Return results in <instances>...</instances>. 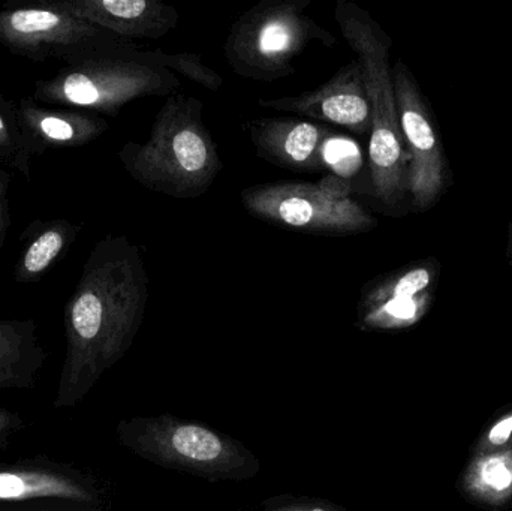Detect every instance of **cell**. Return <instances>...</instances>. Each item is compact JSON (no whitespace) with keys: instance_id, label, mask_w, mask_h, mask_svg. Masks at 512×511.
Here are the masks:
<instances>
[{"instance_id":"7","label":"cell","mask_w":512,"mask_h":511,"mask_svg":"<svg viewBox=\"0 0 512 511\" xmlns=\"http://www.w3.org/2000/svg\"><path fill=\"white\" fill-rule=\"evenodd\" d=\"M0 45L33 62L59 59L65 66L138 47L134 41L51 8L45 0L6 3L0 9Z\"/></svg>"},{"instance_id":"12","label":"cell","mask_w":512,"mask_h":511,"mask_svg":"<svg viewBox=\"0 0 512 511\" xmlns=\"http://www.w3.org/2000/svg\"><path fill=\"white\" fill-rule=\"evenodd\" d=\"M39 500L98 506L101 495L92 477L59 462L32 459L0 465V506Z\"/></svg>"},{"instance_id":"18","label":"cell","mask_w":512,"mask_h":511,"mask_svg":"<svg viewBox=\"0 0 512 511\" xmlns=\"http://www.w3.org/2000/svg\"><path fill=\"white\" fill-rule=\"evenodd\" d=\"M462 489L486 506L501 507L512 498V449L474 455L463 474Z\"/></svg>"},{"instance_id":"5","label":"cell","mask_w":512,"mask_h":511,"mask_svg":"<svg viewBox=\"0 0 512 511\" xmlns=\"http://www.w3.org/2000/svg\"><path fill=\"white\" fill-rule=\"evenodd\" d=\"M180 84L176 74L153 65L144 50L135 47L63 66L53 77L36 81L32 98L42 104L117 116L135 99L174 95Z\"/></svg>"},{"instance_id":"2","label":"cell","mask_w":512,"mask_h":511,"mask_svg":"<svg viewBox=\"0 0 512 511\" xmlns=\"http://www.w3.org/2000/svg\"><path fill=\"white\" fill-rule=\"evenodd\" d=\"M203 102L174 93L156 114L146 143L117 152L126 173L149 191L177 200L209 192L224 170L218 144L203 120Z\"/></svg>"},{"instance_id":"13","label":"cell","mask_w":512,"mask_h":511,"mask_svg":"<svg viewBox=\"0 0 512 511\" xmlns=\"http://www.w3.org/2000/svg\"><path fill=\"white\" fill-rule=\"evenodd\" d=\"M256 155L274 167L295 173L325 170L330 129L301 117H262L246 125Z\"/></svg>"},{"instance_id":"22","label":"cell","mask_w":512,"mask_h":511,"mask_svg":"<svg viewBox=\"0 0 512 511\" xmlns=\"http://www.w3.org/2000/svg\"><path fill=\"white\" fill-rule=\"evenodd\" d=\"M316 186L333 200H348L354 191L351 180L337 176V174H327L316 183Z\"/></svg>"},{"instance_id":"9","label":"cell","mask_w":512,"mask_h":511,"mask_svg":"<svg viewBox=\"0 0 512 511\" xmlns=\"http://www.w3.org/2000/svg\"><path fill=\"white\" fill-rule=\"evenodd\" d=\"M400 128L409 158L408 194L414 212H426L445 188V159L429 108L402 60L393 68Z\"/></svg>"},{"instance_id":"17","label":"cell","mask_w":512,"mask_h":511,"mask_svg":"<svg viewBox=\"0 0 512 511\" xmlns=\"http://www.w3.org/2000/svg\"><path fill=\"white\" fill-rule=\"evenodd\" d=\"M83 231V225L65 218L35 221L21 234L23 243L14 269L18 284H35L59 263Z\"/></svg>"},{"instance_id":"25","label":"cell","mask_w":512,"mask_h":511,"mask_svg":"<svg viewBox=\"0 0 512 511\" xmlns=\"http://www.w3.org/2000/svg\"><path fill=\"white\" fill-rule=\"evenodd\" d=\"M261 511H345L321 500H294L289 503L274 504Z\"/></svg>"},{"instance_id":"26","label":"cell","mask_w":512,"mask_h":511,"mask_svg":"<svg viewBox=\"0 0 512 511\" xmlns=\"http://www.w3.org/2000/svg\"><path fill=\"white\" fill-rule=\"evenodd\" d=\"M0 511H15V510H5V509H0Z\"/></svg>"},{"instance_id":"11","label":"cell","mask_w":512,"mask_h":511,"mask_svg":"<svg viewBox=\"0 0 512 511\" xmlns=\"http://www.w3.org/2000/svg\"><path fill=\"white\" fill-rule=\"evenodd\" d=\"M258 105L261 108L288 111L301 119L343 126L360 137L372 132L370 102L358 60L342 66L318 89L280 98H262Z\"/></svg>"},{"instance_id":"19","label":"cell","mask_w":512,"mask_h":511,"mask_svg":"<svg viewBox=\"0 0 512 511\" xmlns=\"http://www.w3.org/2000/svg\"><path fill=\"white\" fill-rule=\"evenodd\" d=\"M32 158L35 153L18 120L17 102L0 93V162L30 182Z\"/></svg>"},{"instance_id":"24","label":"cell","mask_w":512,"mask_h":511,"mask_svg":"<svg viewBox=\"0 0 512 511\" xmlns=\"http://www.w3.org/2000/svg\"><path fill=\"white\" fill-rule=\"evenodd\" d=\"M24 428V420L17 413L0 407V452H3L14 440L15 435Z\"/></svg>"},{"instance_id":"20","label":"cell","mask_w":512,"mask_h":511,"mask_svg":"<svg viewBox=\"0 0 512 511\" xmlns=\"http://www.w3.org/2000/svg\"><path fill=\"white\" fill-rule=\"evenodd\" d=\"M144 57L153 65L161 66L173 74L185 75L186 78L200 84L210 92H219L224 84V78L203 62L201 54H168L162 50H144Z\"/></svg>"},{"instance_id":"16","label":"cell","mask_w":512,"mask_h":511,"mask_svg":"<svg viewBox=\"0 0 512 511\" xmlns=\"http://www.w3.org/2000/svg\"><path fill=\"white\" fill-rule=\"evenodd\" d=\"M47 357L33 318L0 320V390L33 389Z\"/></svg>"},{"instance_id":"23","label":"cell","mask_w":512,"mask_h":511,"mask_svg":"<svg viewBox=\"0 0 512 511\" xmlns=\"http://www.w3.org/2000/svg\"><path fill=\"white\" fill-rule=\"evenodd\" d=\"M12 176L8 171L0 168V252L5 245L6 233L11 224L9 215V188H11Z\"/></svg>"},{"instance_id":"8","label":"cell","mask_w":512,"mask_h":511,"mask_svg":"<svg viewBox=\"0 0 512 511\" xmlns=\"http://www.w3.org/2000/svg\"><path fill=\"white\" fill-rule=\"evenodd\" d=\"M240 198L249 215L283 230L345 237L378 227L375 216L358 201L333 200L316 183H262L243 189Z\"/></svg>"},{"instance_id":"1","label":"cell","mask_w":512,"mask_h":511,"mask_svg":"<svg viewBox=\"0 0 512 511\" xmlns=\"http://www.w3.org/2000/svg\"><path fill=\"white\" fill-rule=\"evenodd\" d=\"M150 296L141 248L125 234L102 237L65 305L66 356L54 408L77 407L134 344Z\"/></svg>"},{"instance_id":"15","label":"cell","mask_w":512,"mask_h":511,"mask_svg":"<svg viewBox=\"0 0 512 511\" xmlns=\"http://www.w3.org/2000/svg\"><path fill=\"white\" fill-rule=\"evenodd\" d=\"M18 120L35 156L50 149H75L98 140L110 129L101 114L65 107H44L32 96L17 102Z\"/></svg>"},{"instance_id":"3","label":"cell","mask_w":512,"mask_h":511,"mask_svg":"<svg viewBox=\"0 0 512 511\" xmlns=\"http://www.w3.org/2000/svg\"><path fill=\"white\" fill-rule=\"evenodd\" d=\"M334 18L343 38L357 54L372 113L369 140V173L372 194L385 209L396 210L408 195L409 158L400 128L393 68L390 66L391 39L352 0H337Z\"/></svg>"},{"instance_id":"4","label":"cell","mask_w":512,"mask_h":511,"mask_svg":"<svg viewBox=\"0 0 512 511\" xmlns=\"http://www.w3.org/2000/svg\"><path fill=\"white\" fill-rule=\"evenodd\" d=\"M116 435L144 461L210 482H245L261 471L254 453L240 441L176 417H131L119 422Z\"/></svg>"},{"instance_id":"10","label":"cell","mask_w":512,"mask_h":511,"mask_svg":"<svg viewBox=\"0 0 512 511\" xmlns=\"http://www.w3.org/2000/svg\"><path fill=\"white\" fill-rule=\"evenodd\" d=\"M438 266L409 264L364 285L357 305V326L364 332H388L415 326L432 305Z\"/></svg>"},{"instance_id":"21","label":"cell","mask_w":512,"mask_h":511,"mask_svg":"<svg viewBox=\"0 0 512 511\" xmlns=\"http://www.w3.org/2000/svg\"><path fill=\"white\" fill-rule=\"evenodd\" d=\"M512 449V411L499 417L481 437L474 455L504 452Z\"/></svg>"},{"instance_id":"6","label":"cell","mask_w":512,"mask_h":511,"mask_svg":"<svg viewBox=\"0 0 512 511\" xmlns=\"http://www.w3.org/2000/svg\"><path fill=\"white\" fill-rule=\"evenodd\" d=\"M310 0H261L243 12L225 41L228 65L240 77L274 83L295 74V60L312 42L331 48L333 33L306 14Z\"/></svg>"},{"instance_id":"14","label":"cell","mask_w":512,"mask_h":511,"mask_svg":"<svg viewBox=\"0 0 512 511\" xmlns=\"http://www.w3.org/2000/svg\"><path fill=\"white\" fill-rule=\"evenodd\" d=\"M119 38L161 39L179 24V11L159 0H45Z\"/></svg>"}]
</instances>
